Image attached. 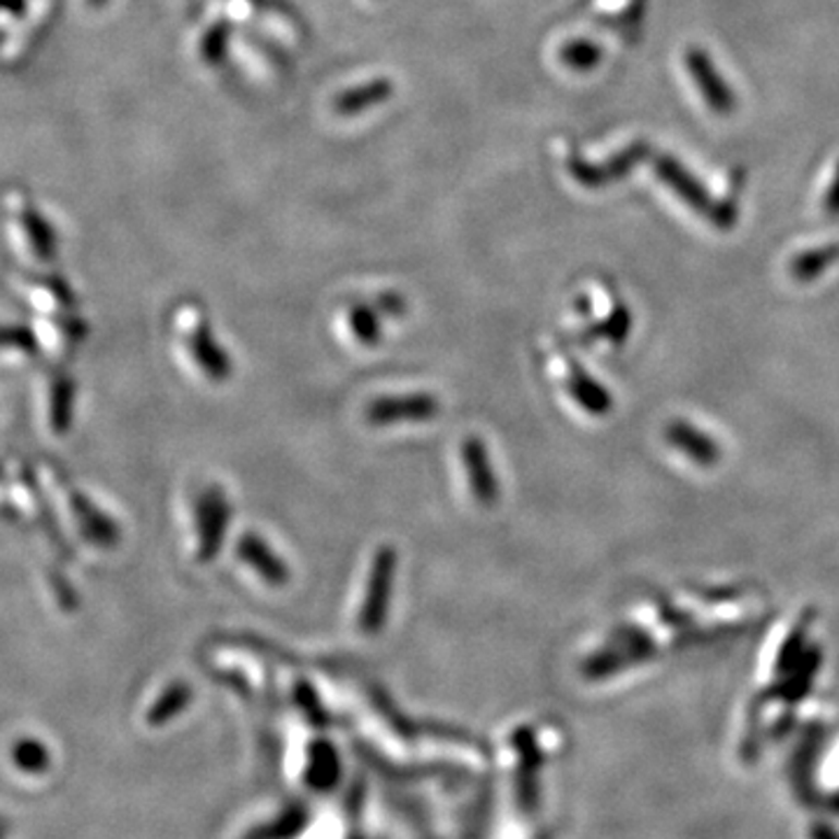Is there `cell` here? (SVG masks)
I'll list each match as a JSON object with an SVG mask.
<instances>
[{
	"mask_svg": "<svg viewBox=\"0 0 839 839\" xmlns=\"http://www.w3.org/2000/svg\"><path fill=\"white\" fill-rule=\"evenodd\" d=\"M348 327L362 345H378L382 339L380 313L374 304H355L348 308Z\"/></svg>",
	"mask_w": 839,
	"mask_h": 839,
	"instance_id": "cell-9",
	"label": "cell"
},
{
	"mask_svg": "<svg viewBox=\"0 0 839 839\" xmlns=\"http://www.w3.org/2000/svg\"><path fill=\"white\" fill-rule=\"evenodd\" d=\"M460 458H462L464 474L469 478V490H472V497L481 503V507H493V503L499 499V483L493 469L488 446H485L478 436H469V439L462 441Z\"/></svg>",
	"mask_w": 839,
	"mask_h": 839,
	"instance_id": "cell-4",
	"label": "cell"
},
{
	"mask_svg": "<svg viewBox=\"0 0 839 839\" xmlns=\"http://www.w3.org/2000/svg\"><path fill=\"white\" fill-rule=\"evenodd\" d=\"M562 61L572 69L587 71L599 61V49L591 42H572L562 49Z\"/></svg>",
	"mask_w": 839,
	"mask_h": 839,
	"instance_id": "cell-10",
	"label": "cell"
},
{
	"mask_svg": "<svg viewBox=\"0 0 839 839\" xmlns=\"http://www.w3.org/2000/svg\"><path fill=\"white\" fill-rule=\"evenodd\" d=\"M69 406H71V388L65 382H54L52 388V404H49V415H52L54 431H61L69 420Z\"/></svg>",
	"mask_w": 839,
	"mask_h": 839,
	"instance_id": "cell-12",
	"label": "cell"
},
{
	"mask_svg": "<svg viewBox=\"0 0 839 839\" xmlns=\"http://www.w3.org/2000/svg\"><path fill=\"white\" fill-rule=\"evenodd\" d=\"M390 94H392V82L388 80L366 82L362 87H355L345 92L343 96H339V100H336V110L341 114H360L362 110L388 100Z\"/></svg>",
	"mask_w": 839,
	"mask_h": 839,
	"instance_id": "cell-8",
	"label": "cell"
},
{
	"mask_svg": "<svg viewBox=\"0 0 839 839\" xmlns=\"http://www.w3.org/2000/svg\"><path fill=\"white\" fill-rule=\"evenodd\" d=\"M441 413L439 399L434 394H399V397H380L366 404L364 420L372 427H388L401 423H427Z\"/></svg>",
	"mask_w": 839,
	"mask_h": 839,
	"instance_id": "cell-3",
	"label": "cell"
},
{
	"mask_svg": "<svg viewBox=\"0 0 839 839\" xmlns=\"http://www.w3.org/2000/svg\"><path fill=\"white\" fill-rule=\"evenodd\" d=\"M397 579V550L382 546L376 550L368 569V579L364 587V601L360 609V628L364 632H378L388 620L390 599Z\"/></svg>",
	"mask_w": 839,
	"mask_h": 839,
	"instance_id": "cell-1",
	"label": "cell"
},
{
	"mask_svg": "<svg viewBox=\"0 0 839 839\" xmlns=\"http://www.w3.org/2000/svg\"><path fill=\"white\" fill-rule=\"evenodd\" d=\"M187 348L196 366L212 382H224L231 378L233 364L229 352L215 341L212 329L206 323H198L187 333Z\"/></svg>",
	"mask_w": 839,
	"mask_h": 839,
	"instance_id": "cell-6",
	"label": "cell"
},
{
	"mask_svg": "<svg viewBox=\"0 0 839 839\" xmlns=\"http://www.w3.org/2000/svg\"><path fill=\"white\" fill-rule=\"evenodd\" d=\"M236 556L241 562H245L252 572H255L266 585L282 587L292 579V572L288 562H284L278 552L268 546L262 536L257 534H243L236 544Z\"/></svg>",
	"mask_w": 839,
	"mask_h": 839,
	"instance_id": "cell-5",
	"label": "cell"
},
{
	"mask_svg": "<svg viewBox=\"0 0 839 839\" xmlns=\"http://www.w3.org/2000/svg\"><path fill=\"white\" fill-rule=\"evenodd\" d=\"M14 761L26 771H42L47 767V751L40 742H22L14 749Z\"/></svg>",
	"mask_w": 839,
	"mask_h": 839,
	"instance_id": "cell-11",
	"label": "cell"
},
{
	"mask_svg": "<svg viewBox=\"0 0 839 839\" xmlns=\"http://www.w3.org/2000/svg\"><path fill=\"white\" fill-rule=\"evenodd\" d=\"M196 558L210 562L220 552L231 523V503L220 488H206L196 497Z\"/></svg>",
	"mask_w": 839,
	"mask_h": 839,
	"instance_id": "cell-2",
	"label": "cell"
},
{
	"mask_svg": "<svg viewBox=\"0 0 839 839\" xmlns=\"http://www.w3.org/2000/svg\"><path fill=\"white\" fill-rule=\"evenodd\" d=\"M567 390L579 406H583L593 415L607 413V409L611 406L607 390H604L597 380L587 376L581 366H572V374H569V380H567Z\"/></svg>",
	"mask_w": 839,
	"mask_h": 839,
	"instance_id": "cell-7",
	"label": "cell"
},
{
	"mask_svg": "<svg viewBox=\"0 0 839 839\" xmlns=\"http://www.w3.org/2000/svg\"><path fill=\"white\" fill-rule=\"evenodd\" d=\"M227 38H229V28L227 26H217L210 38H208V45H206V57L217 63L222 57H224V49H227Z\"/></svg>",
	"mask_w": 839,
	"mask_h": 839,
	"instance_id": "cell-14",
	"label": "cell"
},
{
	"mask_svg": "<svg viewBox=\"0 0 839 839\" xmlns=\"http://www.w3.org/2000/svg\"><path fill=\"white\" fill-rule=\"evenodd\" d=\"M376 311L380 313V315H385V317H401V315H404L406 313V299L404 296H399V294H380L378 299H376Z\"/></svg>",
	"mask_w": 839,
	"mask_h": 839,
	"instance_id": "cell-13",
	"label": "cell"
}]
</instances>
